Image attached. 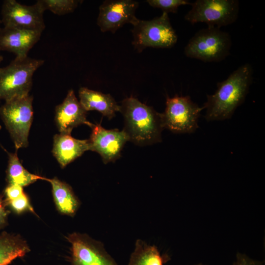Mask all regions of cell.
<instances>
[{"label": "cell", "instance_id": "6da1fadb", "mask_svg": "<svg viewBox=\"0 0 265 265\" xmlns=\"http://www.w3.org/2000/svg\"><path fill=\"white\" fill-rule=\"evenodd\" d=\"M251 65L245 63L233 72L225 80L217 84L212 95H208L203 107L208 121L230 119L245 100L253 81Z\"/></svg>", "mask_w": 265, "mask_h": 265}, {"label": "cell", "instance_id": "7a4b0ae2", "mask_svg": "<svg viewBox=\"0 0 265 265\" xmlns=\"http://www.w3.org/2000/svg\"><path fill=\"white\" fill-rule=\"evenodd\" d=\"M124 118L123 129L130 141L139 146L151 145L161 141L164 129L161 113L152 107L130 97L124 99L120 111Z\"/></svg>", "mask_w": 265, "mask_h": 265}, {"label": "cell", "instance_id": "3957f363", "mask_svg": "<svg viewBox=\"0 0 265 265\" xmlns=\"http://www.w3.org/2000/svg\"><path fill=\"white\" fill-rule=\"evenodd\" d=\"M28 56L17 58L0 68V99L8 101L29 95L35 72L44 63Z\"/></svg>", "mask_w": 265, "mask_h": 265}, {"label": "cell", "instance_id": "277c9868", "mask_svg": "<svg viewBox=\"0 0 265 265\" xmlns=\"http://www.w3.org/2000/svg\"><path fill=\"white\" fill-rule=\"evenodd\" d=\"M230 34L220 28L209 26L201 29L189 40L184 49L187 57L206 62H220L230 54Z\"/></svg>", "mask_w": 265, "mask_h": 265}, {"label": "cell", "instance_id": "5b68a950", "mask_svg": "<svg viewBox=\"0 0 265 265\" xmlns=\"http://www.w3.org/2000/svg\"><path fill=\"white\" fill-rule=\"evenodd\" d=\"M33 97L29 95L5 101L0 116L13 140L16 151L26 147L33 118Z\"/></svg>", "mask_w": 265, "mask_h": 265}, {"label": "cell", "instance_id": "8992f818", "mask_svg": "<svg viewBox=\"0 0 265 265\" xmlns=\"http://www.w3.org/2000/svg\"><path fill=\"white\" fill-rule=\"evenodd\" d=\"M133 26L132 44L139 53L148 47L170 48L177 42L178 36L165 12L151 20L139 19Z\"/></svg>", "mask_w": 265, "mask_h": 265}, {"label": "cell", "instance_id": "52a82bcc", "mask_svg": "<svg viewBox=\"0 0 265 265\" xmlns=\"http://www.w3.org/2000/svg\"><path fill=\"white\" fill-rule=\"evenodd\" d=\"M239 4L237 0H197L191 3L184 18L191 24L205 23L209 26L220 28L237 21Z\"/></svg>", "mask_w": 265, "mask_h": 265}, {"label": "cell", "instance_id": "ba28073f", "mask_svg": "<svg viewBox=\"0 0 265 265\" xmlns=\"http://www.w3.org/2000/svg\"><path fill=\"white\" fill-rule=\"evenodd\" d=\"M203 109L189 96L167 97L165 110L161 113L163 127L176 133H193L198 128Z\"/></svg>", "mask_w": 265, "mask_h": 265}, {"label": "cell", "instance_id": "9c48e42d", "mask_svg": "<svg viewBox=\"0 0 265 265\" xmlns=\"http://www.w3.org/2000/svg\"><path fill=\"white\" fill-rule=\"evenodd\" d=\"M44 12L37 2L26 5L15 0H5L1 6V20L3 27L43 32L46 27Z\"/></svg>", "mask_w": 265, "mask_h": 265}, {"label": "cell", "instance_id": "30bf717a", "mask_svg": "<svg viewBox=\"0 0 265 265\" xmlns=\"http://www.w3.org/2000/svg\"><path fill=\"white\" fill-rule=\"evenodd\" d=\"M137 1L133 0H106L99 7L97 24L103 32L114 33L126 24L134 25L138 21L135 11Z\"/></svg>", "mask_w": 265, "mask_h": 265}, {"label": "cell", "instance_id": "8fae6325", "mask_svg": "<svg viewBox=\"0 0 265 265\" xmlns=\"http://www.w3.org/2000/svg\"><path fill=\"white\" fill-rule=\"evenodd\" d=\"M67 239L71 244L72 265H118L102 242L87 235L74 233Z\"/></svg>", "mask_w": 265, "mask_h": 265}, {"label": "cell", "instance_id": "7c38bea8", "mask_svg": "<svg viewBox=\"0 0 265 265\" xmlns=\"http://www.w3.org/2000/svg\"><path fill=\"white\" fill-rule=\"evenodd\" d=\"M88 139L90 150L98 153L106 164L114 162L121 156L124 146L129 137L124 130H106L100 124H93Z\"/></svg>", "mask_w": 265, "mask_h": 265}, {"label": "cell", "instance_id": "4fadbf2b", "mask_svg": "<svg viewBox=\"0 0 265 265\" xmlns=\"http://www.w3.org/2000/svg\"><path fill=\"white\" fill-rule=\"evenodd\" d=\"M86 114L74 91L69 90L62 103L55 107V121L60 133L71 134L74 128L82 124L91 128L93 124L87 121Z\"/></svg>", "mask_w": 265, "mask_h": 265}, {"label": "cell", "instance_id": "5bb4252c", "mask_svg": "<svg viewBox=\"0 0 265 265\" xmlns=\"http://www.w3.org/2000/svg\"><path fill=\"white\" fill-rule=\"evenodd\" d=\"M42 33L36 30L3 27L0 31V51L12 53L17 58L26 57L40 39Z\"/></svg>", "mask_w": 265, "mask_h": 265}, {"label": "cell", "instance_id": "9a60e30c", "mask_svg": "<svg viewBox=\"0 0 265 265\" xmlns=\"http://www.w3.org/2000/svg\"><path fill=\"white\" fill-rule=\"evenodd\" d=\"M88 150H90L88 139H78L71 134L60 133L53 136L52 152L62 168Z\"/></svg>", "mask_w": 265, "mask_h": 265}, {"label": "cell", "instance_id": "2e32d148", "mask_svg": "<svg viewBox=\"0 0 265 265\" xmlns=\"http://www.w3.org/2000/svg\"><path fill=\"white\" fill-rule=\"evenodd\" d=\"M80 102L86 111L97 110L108 119L115 116L120 111V106L109 94L93 90L82 87L79 90Z\"/></svg>", "mask_w": 265, "mask_h": 265}, {"label": "cell", "instance_id": "e0dca14e", "mask_svg": "<svg viewBox=\"0 0 265 265\" xmlns=\"http://www.w3.org/2000/svg\"><path fill=\"white\" fill-rule=\"evenodd\" d=\"M52 186L53 200L58 211L62 214L73 216L77 211L80 202L71 187L56 178L47 179Z\"/></svg>", "mask_w": 265, "mask_h": 265}, {"label": "cell", "instance_id": "ac0fdd59", "mask_svg": "<svg viewBox=\"0 0 265 265\" xmlns=\"http://www.w3.org/2000/svg\"><path fill=\"white\" fill-rule=\"evenodd\" d=\"M170 260L168 254L161 255L155 245L137 239L128 265H164Z\"/></svg>", "mask_w": 265, "mask_h": 265}, {"label": "cell", "instance_id": "d6986e66", "mask_svg": "<svg viewBox=\"0 0 265 265\" xmlns=\"http://www.w3.org/2000/svg\"><path fill=\"white\" fill-rule=\"evenodd\" d=\"M29 251L25 241L19 236L6 233L0 235V265H7Z\"/></svg>", "mask_w": 265, "mask_h": 265}, {"label": "cell", "instance_id": "ffe728a7", "mask_svg": "<svg viewBox=\"0 0 265 265\" xmlns=\"http://www.w3.org/2000/svg\"><path fill=\"white\" fill-rule=\"evenodd\" d=\"M6 152L8 156L6 179L9 184H15L23 187L38 180L46 181L47 178L32 174L23 167L18 158L17 151L14 153Z\"/></svg>", "mask_w": 265, "mask_h": 265}, {"label": "cell", "instance_id": "44dd1931", "mask_svg": "<svg viewBox=\"0 0 265 265\" xmlns=\"http://www.w3.org/2000/svg\"><path fill=\"white\" fill-rule=\"evenodd\" d=\"M80 1L77 0H38L36 2L44 11L49 10L60 16L74 12Z\"/></svg>", "mask_w": 265, "mask_h": 265}, {"label": "cell", "instance_id": "7402d4cb", "mask_svg": "<svg viewBox=\"0 0 265 265\" xmlns=\"http://www.w3.org/2000/svg\"><path fill=\"white\" fill-rule=\"evenodd\" d=\"M146 1L152 7L160 8L162 12L167 14L175 13L180 6L191 3L187 0H147Z\"/></svg>", "mask_w": 265, "mask_h": 265}, {"label": "cell", "instance_id": "603a6c76", "mask_svg": "<svg viewBox=\"0 0 265 265\" xmlns=\"http://www.w3.org/2000/svg\"><path fill=\"white\" fill-rule=\"evenodd\" d=\"M11 209L17 213H21L26 211L34 212L29 199L24 193L20 197L10 201H6Z\"/></svg>", "mask_w": 265, "mask_h": 265}, {"label": "cell", "instance_id": "cb8c5ba5", "mask_svg": "<svg viewBox=\"0 0 265 265\" xmlns=\"http://www.w3.org/2000/svg\"><path fill=\"white\" fill-rule=\"evenodd\" d=\"M24 193L23 187L21 186L15 184H8L4 190L5 201L14 200Z\"/></svg>", "mask_w": 265, "mask_h": 265}, {"label": "cell", "instance_id": "d4e9b609", "mask_svg": "<svg viewBox=\"0 0 265 265\" xmlns=\"http://www.w3.org/2000/svg\"><path fill=\"white\" fill-rule=\"evenodd\" d=\"M233 265H264L263 263L253 259L245 254L238 252Z\"/></svg>", "mask_w": 265, "mask_h": 265}, {"label": "cell", "instance_id": "484cf974", "mask_svg": "<svg viewBox=\"0 0 265 265\" xmlns=\"http://www.w3.org/2000/svg\"><path fill=\"white\" fill-rule=\"evenodd\" d=\"M5 201L0 195V229L3 227L6 223L7 212L5 208Z\"/></svg>", "mask_w": 265, "mask_h": 265}, {"label": "cell", "instance_id": "4316f807", "mask_svg": "<svg viewBox=\"0 0 265 265\" xmlns=\"http://www.w3.org/2000/svg\"><path fill=\"white\" fill-rule=\"evenodd\" d=\"M3 59V56L0 54V65L1 62L2 61Z\"/></svg>", "mask_w": 265, "mask_h": 265}, {"label": "cell", "instance_id": "83f0119b", "mask_svg": "<svg viewBox=\"0 0 265 265\" xmlns=\"http://www.w3.org/2000/svg\"><path fill=\"white\" fill-rule=\"evenodd\" d=\"M195 265H204V264H203L202 263H198V264H196Z\"/></svg>", "mask_w": 265, "mask_h": 265}, {"label": "cell", "instance_id": "f1b7e54d", "mask_svg": "<svg viewBox=\"0 0 265 265\" xmlns=\"http://www.w3.org/2000/svg\"><path fill=\"white\" fill-rule=\"evenodd\" d=\"M1 23H2L1 20V19H0V31L1 29V28H2V27H1V26H0V25H1Z\"/></svg>", "mask_w": 265, "mask_h": 265}, {"label": "cell", "instance_id": "f546056e", "mask_svg": "<svg viewBox=\"0 0 265 265\" xmlns=\"http://www.w3.org/2000/svg\"><path fill=\"white\" fill-rule=\"evenodd\" d=\"M1 128V126L0 125V130Z\"/></svg>", "mask_w": 265, "mask_h": 265}]
</instances>
